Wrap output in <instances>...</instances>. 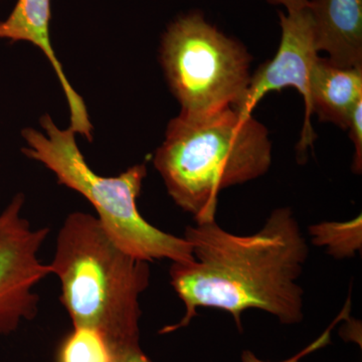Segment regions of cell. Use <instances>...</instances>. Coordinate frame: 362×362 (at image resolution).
Returning a JSON list of instances; mask_svg holds the SVG:
<instances>
[{"label": "cell", "instance_id": "6da1fadb", "mask_svg": "<svg viewBox=\"0 0 362 362\" xmlns=\"http://www.w3.org/2000/svg\"><path fill=\"white\" fill-rule=\"evenodd\" d=\"M183 238L192 245L194 261L171 264L169 277L185 315L160 334L187 327L199 308L228 312L240 331L243 312L249 309L286 325L303 321L304 291L298 281L309 247L291 209H274L251 235L228 232L214 220L187 226Z\"/></svg>", "mask_w": 362, "mask_h": 362}, {"label": "cell", "instance_id": "7a4b0ae2", "mask_svg": "<svg viewBox=\"0 0 362 362\" xmlns=\"http://www.w3.org/2000/svg\"><path fill=\"white\" fill-rule=\"evenodd\" d=\"M52 275L73 327L101 333L114 354L140 346V296L149 287L150 266L117 246L97 216L75 211L59 228Z\"/></svg>", "mask_w": 362, "mask_h": 362}, {"label": "cell", "instance_id": "3957f363", "mask_svg": "<svg viewBox=\"0 0 362 362\" xmlns=\"http://www.w3.org/2000/svg\"><path fill=\"white\" fill-rule=\"evenodd\" d=\"M153 164L173 201L195 223H209L221 190L268 173L272 144L265 126L235 107L204 116L180 112Z\"/></svg>", "mask_w": 362, "mask_h": 362}, {"label": "cell", "instance_id": "277c9868", "mask_svg": "<svg viewBox=\"0 0 362 362\" xmlns=\"http://www.w3.org/2000/svg\"><path fill=\"white\" fill-rule=\"evenodd\" d=\"M45 132L25 128L21 132L23 153L51 170L59 185L70 188L92 204L109 237L117 246L141 261L173 263L194 261L192 245L185 238L163 232L139 213L137 199L146 177L145 164H137L118 176L97 175L78 148L75 131L61 129L45 114L40 120Z\"/></svg>", "mask_w": 362, "mask_h": 362}, {"label": "cell", "instance_id": "5b68a950", "mask_svg": "<svg viewBox=\"0 0 362 362\" xmlns=\"http://www.w3.org/2000/svg\"><path fill=\"white\" fill-rule=\"evenodd\" d=\"M168 84L189 115H209L238 107L251 81L250 56L199 11L182 14L168 25L161 42Z\"/></svg>", "mask_w": 362, "mask_h": 362}, {"label": "cell", "instance_id": "8992f818", "mask_svg": "<svg viewBox=\"0 0 362 362\" xmlns=\"http://www.w3.org/2000/svg\"><path fill=\"white\" fill-rule=\"evenodd\" d=\"M25 195H14L0 213V335H9L39 312L35 287L52 275L40 252L49 228H33L23 214Z\"/></svg>", "mask_w": 362, "mask_h": 362}, {"label": "cell", "instance_id": "52a82bcc", "mask_svg": "<svg viewBox=\"0 0 362 362\" xmlns=\"http://www.w3.org/2000/svg\"><path fill=\"white\" fill-rule=\"evenodd\" d=\"M280 47L275 58L262 66L250 81L246 95L238 110L252 114L259 100L273 90L296 88L303 96L305 109L309 104L312 70L318 57L313 21L307 6L296 11H279Z\"/></svg>", "mask_w": 362, "mask_h": 362}, {"label": "cell", "instance_id": "ba28073f", "mask_svg": "<svg viewBox=\"0 0 362 362\" xmlns=\"http://www.w3.org/2000/svg\"><path fill=\"white\" fill-rule=\"evenodd\" d=\"M52 0H18L6 20L0 21V40L30 42L45 54L56 73L70 111L71 129L93 139V128L83 98L69 82L52 45Z\"/></svg>", "mask_w": 362, "mask_h": 362}, {"label": "cell", "instance_id": "9c48e42d", "mask_svg": "<svg viewBox=\"0 0 362 362\" xmlns=\"http://www.w3.org/2000/svg\"><path fill=\"white\" fill-rule=\"evenodd\" d=\"M362 100V66L340 68L327 59H317L309 86V104L305 109V120L299 154L303 156L311 146L315 134L311 125L312 114L320 120L337 124L343 130L349 128L350 117Z\"/></svg>", "mask_w": 362, "mask_h": 362}, {"label": "cell", "instance_id": "30bf717a", "mask_svg": "<svg viewBox=\"0 0 362 362\" xmlns=\"http://www.w3.org/2000/svg\"><path fill=\"white\" fill-rule=\"evenodd\" d=\"M318 52L340 68L362 66V0H310Z\"/></svg>", "mask_w": 362, "mask_h": 362}, {"label": "cell", "instance_id": "8fae6325", "mask_svg": "<svg viewBox=\"0 0 362 362\" xmlns=\"http://www.w3.org/2000/svg\"><path fill=\"white\" fill-rule=\"evenodd\" d=\"M309 235L316 246L326 247V251L335 259L354 258L361 251V214L354 220L325 221L309 226Z\"/></svg>", "mask_w": 362, "mask_h": 362}, {"label": "cell", "instance_id": "7c38bea8", "mask_svg": "<svg viewBox=\"0 0 362 362\" xmlns=\"http://www.w3.org/2000/svg\"><path fill=\"white\" fill-rule=\"evenodd\" d=\"M110 344L90 328L73 327L59 342L56 362H115Z\"/></svg>", "mask_w": 362, "mask_h": 362}, {"label": "cell", "instance_id": "4fadbf2b", "mask_svg": "<svg viewBox=\"0 0 362 362\" xmlns=\"http://www.w3.org/2000/svg\"><path fill=\"white\" fill-rule=\"evenodd\" d=\"M350 309H351V300H350V298H349V299H347L346 303L344 305V307H343L342 311L338 314L337 318H335V320L332 321V323L328 326L327 329L324 331L320 337L314 340L313 342L310 343L308 346L305 347V349L301 350L299 354H295V356L290 357V358L286 359V361L277 362H301L302 359H303L305 356H308L309 354H313V352L317 351V350L327 346V345L330 344L331 342V332H332V330L334 329V327L337 326L338 322H341L342 320H345V319L349 318ZM242 361L271 362L262 361V359L258 358V357L255 356V354H252V351H250V350H245V351H243Z\"/></svg>", "mask_w": 362, "mask_h": 362}, {"label": "cell", "instance_id": "5bb4252c", "mask_svg": "<svg viewBox=\"0 0 362 362\" xmlns=\"http://www.w3.org/2000/svg\"><path fill=\"white\" fill-rule=\"evenodd\" d=\"M347 129H349L350 139L354 142V149H356L352 169L357 175H361L362 170V100L354 109Z\"/></svg>", "mask_w": 362, "mask_h": 362}, {"label": "cell", "instance_id": "9a60e30c", "mask_svg": "<svg viewBox=\"0 0 362 362\" xmlns=\"http://www.w3.org/2000/svg\"><path fill=\"white\" fill-rule=\"evenodd\" d=\"M115 362H152V361L142 351L141 347L138 346L116 354Z\"/></svg>", "mask_w": 362, "mask_h": 362}, {"label": "cell", "instance_id": "2e32d148", "mask_svg": "<svg viewBox=\"0 0 362 362\" xmlns=\"http://www.w3.org/2000/svg\"><path fill=\"white\" fill-rule=\"evenodd\" d=\"M310 0H268L274 6H283L286 11H296L308 6Z\"/></svg>", "mask_w": 362, "mask_h": 362}]
</instances>
